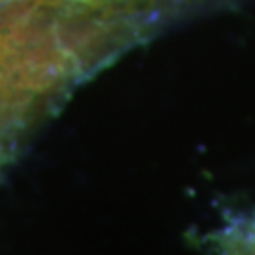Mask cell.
<instances>
[{
    "label": "cell",
    "mask_w": 255,
    "mask_h": 255,
    "mask_svg": "<svg viewBox=\"0 0 255 255\" xmlns=\"http://www.w3.org/2000/svg\"><path fill=\"white\" fill-rule=\"evenodd\" d=\"M74 6H80V8L85 9H99L104 8V6H110L114 2H119V0H68Z\"/></svg>",
    "instance_id": "3957f363"
},
{
    "label": "cell",
    "mask_w": 255,
    "mask_h": 255,
    "mask_svg": "<svg viewBox=\"0 0 255 255\" xmlns=\"http://www.w3.org/2000/svg\"><path fill=\"white\" fill-rule=\"evenodd\" d=\"M28 46L21 30L0 25V142L27 127L68 78L57 55Z\"/></svg>",
    "instance_id": "6da1fadb"
},
{
    "label": "cell",
    "mask_w": 255,
    "mask_h": 255,
    "mask_svg": "<svg viewBox=\"0 0 255 255\" xmlns=\"http://www.w3.org/2000/svg\"><path fill=\"white\" fill-rule=\"evenodd\" d=\"M210 242L216 255H255V210L231 216Z\"/></svg>",
    "instance_id": "7a4b0ae2"
}]
</instances>
